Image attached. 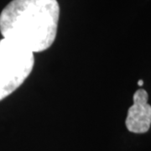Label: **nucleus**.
Listing matches in <instances>:
<instances>
[{"mask_svg":"<svg viewBox=\"0 0 151 151\" xmlns=\"http://www.w3.org/2000/svg\"><path fill=\"white\" fill-rule=\"evenodd\" d=\"M57 0H12L0 14L3 37L35 53L46 50L57 34Z\"/></svg>","mask_w":151,"mask_h":151,"instance_id":"1","label":"nucleus"},{"mask_svg":"<svg viewBox=\"0 0 151 151\" xmlns=\"http://www.w3.org/2000/svg\"><path fill=\"white\" fill-rule=\"evenodd\" d=\"M34 65L32 52L9 40H0V101L21 86Z\"/></svg>","mask_w":151,"mask_h":151,"instance_id":"2","label":"nucleus"},{"mask_svg":"<svg viewBox=\"0 0 151 151\" xmlns=\"http://www.w3.org/2000/svg\"><path fill=\"white\" fill-rule=\"evenodd\" d=\"M134 104L129 108L125 124L128 130L134 134H145L151 125V106L149 95L145 89H139L134 94Z\"/></svg>","mask_w":151,"mask_h":151,"instance_id":"3","label":"nucleus"},{"mask_svg":"<svg viewBox=\"0 0 151 151\" xmlns=\"http://www.w3.org/2000/svg\"><path fill=\"white\" fill-rule=\"evenodd\" d=\"M138 85L139 86H142L144 85V81H142V80H139V81H138Z\"/></svg>","mask_w":151,"mask_h":151,"instance_id":"4","label":"nucleus"}]
</instances>
